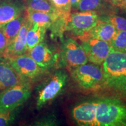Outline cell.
<instances>
[{"instance_id": "30bf717a", "label": "cell", "mask_w": 126, "mask_h": 126, "mask_svg": "<svg viewBox=\"0 0 126 126\" xmlns=\"http://www.w3.org/2000/svg\"><path fill=\"white\" fill-rule=\"evenodd\" d=\"M26 4L22 0H0V29L9 22L23 15Z\"/></svg>"}, {"instance_id": "cb8c5ba5", "label": "cell", "mask_w": 126, "mask_h": 126, "mask_svg": "<svg viewBox=\"0 0 126 126\" xmlns=\"http://www.w3.org/2000/svg\"><path fill=\"white\" fill-rule=\"evenodd\" d=\"M18 109L11 111H0V126L11 125L15 120Z\"/></svg>"}, {"instance_id": "83f0119b", "label": "cell", "mask_w": 126, "mask_h": 126, "mask_svg": "<svg viewBox=\"0 0 126 126\" xmlns=\"http://www.w3.org/2000/svg\"><path fill=\"white\" fill-rule=\"evenodd\" d=\"M119 7L122 8L123 9H126V0H122V1L119 5Z\"/></svg>"}, {"instance_id": "4fadbf2b", "label": "cell", "mask_w": 126, "mask_h": 126, "mask_svg": "<svg viewBox=\"0 0 126 126\" xmlns=\"http://www.w3.org/2000/svg\"><path fill=\"white\" fill-rule=\"evenodd\" d=\"M97 102H85L74 108L72 116L79 125L96 126Z\"/></svg>"}, {"instance_id": "44dd1931", "label": "cell", "mask_w": 126, "mask_h": 126, "mask_svg": "<svg viewBox=\"0 0 126 126\" xmlns=\"http://www.w3.org/2000/svg\"><path fill=\"white\" fill-rule=\"evenodd\" d=\"M110 45L111 50L126 53V31H117Z\"/></svg>"}, {"instance_id": "e0dca14e", "label": "cell", "mask_w": 126, "mask_h": 126, "mask_svg": "<svg viewBox=\"0 0 126 126\" xmlns=\"http://www.w3.org/2000/svg\"><path fill=\"white\" fill-rule=\"evenodd\" d=\"M47 29L36 23H32L26 33V43L28 51L42 42L45 37Z\"/></svg>"}, {"instance_id": "7a4b0ae2", "label": "cell", "mask_w": 126, "mask_h": 126, "mask_svg": "<svg viewBox=\"0 0 126 126\" xmlns=\"http://www.w3.org/2000/svg\"><path fill=\"white\" fill-rule=\"evenodd\" d=\"M96 126H126V103L117 98L97 101Z\"/></svg>"}, {"instance_id": "ac0fdd59", "label": "cell", "mask_w": 126, "mask_h": 126, "mask_svg": "<svg viewBox=\"0 0 126 126\" xmlns=\"http://www.w3.org/2000/svg\"><path fill=\"white\" fill-rule=\"evenodd\" d=\"M26 15L25 12L23 15L9 22L1 28L3 34L5 36L8 45L16 36L20 31V28L24 22Z\"/></svg>"}, {"instance_id": "277c9868", "label": "cell", "mask_w": 126, "mask_h": 126, "mask_svg": "<svg viewBox=\"0 0 126 126\" xmlns=\"http://www.w3.org/2000/svg\"><path fill=\"white\" fill-rule=\"evenodd\" d=\"M31 94L29 82H24L0 92V111L18 109L29 98Z\"/></svg>"}, {"instance_id": "7402d4cb", "label": "cell", "mask_w": 126, "mask_h": 126, "mask_svg": "<svg viewBox=\"0 0 126 126\" xmlns=\"http://www.w3.org/2000/svg\"><path fill=\"white\" fill-rule=\"evenodd\" d=\"M59 15L68 19L71 14V6L70 0H49Z\"/></svg>"}, {"instance_id": "7c38bea8", "label": "cell", "mask_w": 126, "mask_h": 126, "mask_svg": "<svg viewBox=\"0 0 126 126\" xmlns=\"http://www.w3.org/2000/svg\"><path fill=\"white\" fill-rule=\"evenodd\" d=\"M29 56L38 65L47 70L57 63V54L48 47L47 44L42 42L29 50Z\"/></svg>"}, {"instance_id": "3957f363", "label": "cell", "mask_w": 126, "mask_h": 126, "mask_svg": "<svg viewBox=\"0 0 126 126\" xmlns=\"http://www.w3.org/2000/svg\"><path fill=\"white\" fill-rule=\"evenodd\" d=\"M72 78L85 91H96L104 88L105 76L101 65L86 64L70 69Z\"/></svg>"}, {"instance_id": "52a82bcc", "label": "cell", "mask_w": 126, "mask_h": 126, "mask_svg": "<svg viewBox=\"0 0 126 126\" xmlns=\"http://www.w3.org/2000/svg\"><path fill=\"white\" fill-rule=\"evenodd\" d=\"M7 58L16 71L26 81L37 79L47 71L40 67L29 54H23Z\"/></svg>"}, {"instance_id": "5b68a950", "label": "cell", "mask_w": 126, "mask_h": 126, "mask_svg": "<svg viewBox=\"0 0 126 126\" xmlns=\"http://www.w3.org/2000/svg\"><path fill=\"white\" fill-rule=\"evenodd\" d=\"M100 19L98 13L94 11L71 13L66 24L65 31H68L77 38L88 33Z\"/></svg>"}, {"instance_id": "8992f818", "label": "cell", "mask_w": 126, "mask_h": 126, "mask_svg": "<svg viewBox=\"0 0 126 126\" xmlns=\"http://www.w3.org/2000/svg\"><path fill=\"white\" fill-rule=\"evenodd\" d=\"M68 77L64 71H59L51 77L39 92L36 108L40 109L53 100L60 94L65 86Z\"/></svg>"}, {"instance_id": "ffe728a7", "label": "cell", "mask_w": 126, "mask_h": 126, "mask_svg": "<svg viewBox=\"0 0 126 126\" xmlns=\"http://www.w3.org/2000/svg\"><path fill=\"white\" fill-rule=\"evenodd\" d=\"M106 0H81L77 9L80 12L94 11L98 12L106 8Z\"/></svg>"}, {"instance_id": "f1b7e54d", "label": "cell", "mask_w": 126, "mask_h": 126, "mask_svg": "<svg viewBox=\"0 0 126 126\" xmlns=\"http://www.w3.org/2000/svg\"><path fill=\"white\" fill-rule=\"evenodd\" d=\"M22 1H26V0H22Z\"/></svg>"}, {"instance_id": "9c48e42d", "label": "cell", "mask_w": 126, "mask_h": 126, "mask_svg": "<svg viewBox=\"0 0 126 126\" xmlns=\"http://www.w3.org/2000/svg\"><path fill=\"white\" fill-rule=\"evenodd\" d=\"M81 42V46L85 52L88 61L101 65L111 51L110 43L91 37L78 39Z\"/></svg>"}, {"instance_id": "2e32d148", "label": "cell", "mask_w": 126, "mask_h": 126, "mask_svg": "<svg viewBox=\"0 0 126 126\" xmlns=\"http://www.w3.org/2000/svg\"><path fill=\"white\" fill-rule=\"evenodd\" d=\"M25 14L28 19L32 23H36L41 26L46 28L47 29H49L57 19L61 16L58 13L51 14L48 12L35 11L28 9H26Z\"/></svg>"}, {"instance_id": "d4e9b609", "label": "cell", "mask_w": 126, "mask_h": 126, "mask_svg": "<svg viewBox=\"0 0 126 126\" xmlns=\"http://www.w3.org/2000/svg\"><path fill=\"white\" fill-rule=\"evenodd\" d=\"M8 46V42L5 36L0 29V56H4Z\"/></svg>"}, {"instance_id": "d6986e66", "label": "cell", "mask_w": 126, "mask_h": 126, "mask_svg": "<svg viewBox=\"0 0 126 126\" xmlns=\"http://www.w3.org/2000/svg\"><path fill=\"white\" fill-rule=\"evenodd\" d=\"M26 9L48 13H58L49 0H26Z\"/></svg>"}, {"instance_id": "9a60e30c", "label": "cell", "mask_w": 126, "mask_h": 126, "mask_svg": "<svg viewBox=\"0 0 126 126\" xmlns=\"http://www.w3.org/2000/svg\"><path fill=\"white\" fill-rule=\"evenodd\" d=\"M117 32V30L111 23L99 19L96 24L90 31L84 35L78 37V39L91 37L110 43Z\"/></svg>"}, {"instance_id": "484cf974", "label": "cell", "mask_w": 126, "mask_h": 126, "mask_svg": "<svg viewBox=\"0 0 126 126\" xmlns=\"http://www.w3.org/2000/svg\"><path fill=\"white\" fill-rule=\"evenodd\" d=\"M106 2L114 7H119L122 0H106Z\"/></svg>"}, {"instance_id": "6da1fadb", "label": "cell", "mask_w": 126, "mask_h": 126, "mask_svg": "<svg viewBox=\"0 0 126 126\" xmlns=\"http://www.w3.org/2000/svg\"><path fill=\"white\" fill-rule=\"evenodd\" d=\"M101 66L105 76L104 88L126 100V53L111 50Z\"/></svg>"}, {"instance_id": "5bb4252c", "label": "cell", "mask_w": 126, "mask_h": 126, "mask_svg": "<svg viewBox=\"0 0 126 126\" xmlns=\"http://www.w3.org/2000/svg\"><path fill=\"white\" fill-rule=\"evenodd\" d=\"M31 25L32 22L28 19L26 15L24 22L18 34L8 45L7 50L4 56V57H11L19 56L25 54L28 51L26 43V37L27 32Z\"/></svg>"}, {"instance_id": "4316f807", "label": "cell", "mask_w": 126, "mask_h": 126, "mask_svg": "<svg viewBox=\"0 0 126 126\" xmlns=\"http://www.w3.org/2000/svg\"><path fill=\"white\" fill-rule=\"evenodd\" d=\"M81 0H70L71 2V8L76 9L78 7L79 3L80 2Z\"/></svg>"}, {"instance_id": "ba28073f", "label": "cell", "mask_w": 126, "mask_h": 126, "mask_svg": "<svg viewBox=\"0 0 126 126\" xmlns=\"http://www.w3.org/2000/svg\"><path fill=\"white\" fill-rule=\"evenodd\" d=\"M60 61L63 65L69 70L89 62L82 47L72 38H67L64 41Z\"/></svg>"}, {"instance_id": "603a6c76", "label": "cell", "mask_w": 126, "mask_h": 126, "mask_svg": "<svg viewBox=\"0 0 126 126\" xmlns=\"http://www.w3.org/2000/svg\"><path fill=\"white\" fill-rule=\"evenodd\" d=\"M100 19L111 23L117 31H126V18L120 16L110 15L105 17H100Z\"/></svg>"}, {"instance_id": "8fae6325", "label": "cell", "mask_w": 126, "mask_h": 126, "mask_svg": "<svg viewBox=\"0 0 126 126\" xmlns=\"http://www.w3.org/2000/svg\"><path fill=\"white\" fill-rule=\"evenodd\" d=\"M25 81L14 68L6 57L0 56V92Z\"/></svg>"}]
</instances>
